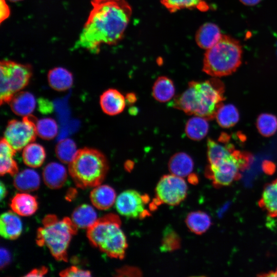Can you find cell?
I'll list each match as a JSON object with an SVG mask.
<instances>
[{"instance_id":"16","label":"cell","mask_w":277,"mask_h":277,"mask_svg":"<svg viewBox=\"0 0 277 277\" xmlns=\"http://www.w3.org/2000/svg\"><path fill=\"white\" fill-rule=\"evenodd\" d=\"M10 206L17 214L28 216L36 212L38 203L34 196L27 192L18 193L11 199Z\"/></svg>"},{"instance_id":"20","label":"cell","mask_w":277,"mask_h":277,"mask_svg":"<svg viewBox=\"0 0 277 277\" xmlns=\"http://www.w3.org/2000/svg\"><path fill=\"white\" fill-rule=\"evenodd\" d=\"M47 78L50 86L58 91L67 90L73 85L72 73L63 67H55L50 70Z\"/></svg>"},{"instance_id":"5","label":"cell","mask_w":277,"mask_h":277,"mask_svg":"<svg viewBox=\"0 0 277 277\" xmlns=\"http://www.w3.org/2000/svg\"><path fill=\"white\" fill-rule=\"evenodd\" d=\"M42 223L37 231L36 244L46 246L56 260L67 262V249L78 228L69 217L59 220L53 214L45 216Z\"/></svg>"},{"instance_id":"10","label":"cell","mask_w":277,"mask_h":277,"mask_svg":"<svg viewBox=\"0 0 277 277\" xmlns=\"http://www.w3.org/2000/svg\"><path fill=\"white\" fill-rule=\"evenodd\" d=\"M187 185L183 177L173 174L163 175L155 188L156 204L175 206L186 197Z\"/></svg>"},{"instance_id":"6","label":"cell","mask_w":277,"mask_h":277,"mask_svg":"<svg viewBox=\"0 0 277 277\" xmlns=\"http://www.w3.org/2000/svg\"><path fill=\"white\" fill-rule=\"evenodd\" d=\"M242 55L240 42L231 36L222 34L216 44L206 50L203 71L213 77L231 74L241 65Z\"/></svg>"},{"instance_id":"23","label":"cell","mask_w":277,"mask_h":277,"mask_svg":"<svg viewBox=\"0 0 277 277\" xmlns=\"http://www.w3.org/2000/svg\"><path fill=\"white\" fill-rule=\"evenodd\" d=\"M222 145L217 142L208 138L207 141V158L210 165H215L229 155L234 150L231 143Z\"/></svg>"},{"instance_id":"2","label":"cell","mask_w":277,"mask_h":277,"mask_svg":"<svg viewBox=\"0 0 277 277\" xmlns=\"http://www.w3.org/2000/svg\"><path fill=\"white\" fill-rule=\"evenodd\" d=\"M225 86L217 78L203 82L191 81L186 90L174 98L170 105L188 115L213 120L225 98Z\"/></svg>"},{"instance_id":"41","label":"cell","mask_w":277,"mask_h":277,"mask_svg":"<svg viewBox=\"0 0 277 277\" xmlns=\"http://www.w3.org/2000/svg\"><path fill=\"white\" fill-rule=\"evenodd\" d=\"M230 136L227 133H222L219 136V142L226 144L229 143L230 141Z\"/></svg>"},{"instance_id":"24","label":"cell","mask_w":277,"mask_h":277,"mask_svg":"<svg viewBox=\"0 0 277 277\" xmlns=\"http://www.w3.org/2000/svg\"><path fill=\"white\" fill-rule=\"evenodd\" d=\"M71 219L77 228L88 229L97 218L96 212L92 206L82 204L74 209Z\"/></svg>"},{"instance_id":"36","label":"cell","mask_w":277,"mask_h":277,"mask_svg":"<svg viewBox=\"0 0 277 277\" xmlns=\"http://www.w3.org/2000/svg\"><path fill=\"white\" fill-rule=\"evenodd\" d=\"M61 276H90L91 272L88 270L82 269L76 266H72L60 272Z\"/></svg>"},{"instance_id":"38","label":"cell","mask_w":277,"mask_h":277,"mask_svg":"<svg viewBox=\"0 0 277 277\" xmlns=\"http://www.w3.org/2000/svg\"><path fill=\"white\" fill-rule=\"evenodd\" d=\"M10 15V9L5 0H1V23L7 19Z\"/></svg>"},{"instance_id":"44","label":"cell","mask_w":277,"mask_h":277,"mask_svg":"<svg viewBox=\"0 0 277 277\" xmlns=\"http://www.w3.org/2000/svg\"><path fill=\"white\" fill-rule=\"evenodd\" d=\"M242 3L247 6H254L258 4L261 0H239Z\"/></svg>"},{"instance_id":"22","label":"cell","mask_w":277,"mask_h":277,"mask_svg":"<svg viewBox=\"0 0 277 277\" xmlns=\"http://www.w3.org/2000/svg\"><path fill=\"white\" fill-rule=\"evenodd\" d=\"M192 158L185 152L173 155L168 162V169L171 174L184 177L189 175L193 169Z\"/></svg>"},{"instance_id":"35","label":"cell","mask_w":277,"mask_h":277,"mask_svg":"<svg viewBox=\"0 0 277 277\" xmlns=\"http://www.w3.org/2000/svg\"><path fill=\"white\" fill-rule=\"evenodd\" d=\"M160 250L161 252H171L181 246V239L177 233L169 226L163 232Z\"/></svg>"},{"instance_id":"42","label":"cell","mask_w":277,"mask_h":277,"mask_svg":"<svg viewBox=\"0 0 277 277\" xmlns=\"http://www.w3.org/2000/svg\"><path fill=\"white\" fill-rule=\"evenodd\" d=\"M7 189L5 185L2 182L0 184V199L1 201H2L3 199L6 196L7 194Z\"/></svg>"},{"instance_id":"27","label":"cell","mask_w":277,"mask_h":277,"mask_svg":"<svg viewBox=\"0 0 277 277\" xmlns=\"http://www.w3.org/2000/svg\"><path fill=\"white\" fill-rule=\"evenodd\" d=\"M185 223L191 232L196 234H202L210 228L211 219L207 213L202 211H195L188 214Z\"/></svg>"},{"instance_id":"12","label":"cell","mask_w":277,"mask_h":277,"mask_svg":"<svg viewBox=\"0 0 277 277\" xmlns=\"http://www.w3.org/2000/svg\"><path fill=\"white\" fill-rule=\"evenodd\" d=\"M100 104L103 111L109 115H115L124 110L126 104L125 97L117 90L108 89L100 98Z\"/></svg>"},{"instance_id":"15","label":"cell","mask_w":277,"mask_h":277,"mask_svg":"<svg viewBox=\"0 0 277 277\" xmlns=\"http://www.w3.org/2000/svg\"><path fill=\"white\" fill-rule=\"evenodd\" d=\"M90 201L94 206L100 210H107L112 206L116 201V193L111 186L100 185L91 191Z\"/></svg>"},{"instance_id":"30","label":"cell","mask_w":277,"mask_h":277,"mask_svg":"<svg viewBox=\"0 0 277 277\" xmlns=\"http://www.w3.org/2000/svg\"><path fill=\"white\" fill-rule=\"evenodd\" d=\"M215 118L221 127L228 128L233 127L239 122L240 114L234 105L222 104L218 108Z\"/></svg>"},{"instance_id":"9","label":"cell","mask_w":277,"mask_h":277,"mask_svg":"<svg viewBox=\"0 0 277 277\" xmlns=\"http://www.w3.org/2000/svg\"><path fill=\"white\" fill-rule=\"evenodd\" d=\"M32 114L24 116L22 120H12L8 122L4 132V138L16 151L24 149L36 138V122Z\"/></svg>"},{"instance_id":"21","label":"cell","mask_w":277,"mask_h":277,"mask_svg":"<svg viewBox=\"0 0 277 277\" xmlns=\"http://www.w3.org/2000/svg\"><path fill=\"white\" fill-rule=\"evenodd\" d=\"M40 184V177L35 170L26 169L18 172L13 180L15 188L23 192H29L36 190Z\"/></svg>"},{"instance_id":"25","label":"cell","mask_w":277,"mask_h":277,"mask_svg":"<svg viewBox=\"0 0 277 277\" xmlns=\"http://www.w3.org/2000/svg\"><path fill=\"white\" fill-rule=\"evenodd\" d=\"M259 205L271 217H277V179L265 187Z\"/></svg>"},{"instance_id":"13","label":"cell","mask_w":277,"mask_h":277,"mask_svg":"<svg viewBox=\"0 0 277 277\" xmlns=\"http://www.w3.org/2000/svg\"><path fill=\"white\" fill-rule=\"evenodd\" d=\"M16 213L8 211L2 214L0 218V234L6 239L15 240L21 235L22 223Z\"/></svg>"},{"instance_id":"26","label":"cell","mask_w":277,"mask_h":277,"mask_svg":"<svg viewBox=\"0 0 277 277\" xmlns=\"http://www.w3.org/2000/svg\"><path fill=\"white\" fill-rule=\"evenodd\" d=\"M175 94V87L172 81L165 76L159 77L152 87V94L156 101L166 102L171 100Z\"/></svg>"},{"instance_id":"31","label":"cell","mask_w":277,"mask_h":277,"mask_svg":"<svg viewBox=\"0 0 277 277\" xmlns=\"http://www.w3.org/2000/svg\"><path fill=\"white\" fill-rule=\"evenodd\" d=\"M162 4L170 12L183 9L206 10L208 6L204 0H161Z\"/></svg>"},{"instance_id":"40","label":"cell","mask_w":277,"mask_h":277,"mask_svg":"<svg viewBox=\"0 0 277 277\" xmlns=\"http://www.w3.org/2000/svg\"><path fill=\"white\" fill-rule=\"evenodd\" d=\"M263 169L266 173L271 174L274 171L275 165L270 161H265L263 163Z\"/></svg>"},{"instance_id":"34","label":"cell","mask_w":277,"mask_h":277,"mask_svg":"<svg viewBox=\"0 0 277 277\" xmlns=\"http://www.w3.org/2000/svg\"><path fill=\"white\" fill-rule=\"evenodd\" d=\"M37 135L41 138L49 140L54 138L58 132V126L52 118H43L36 122Z\"/></svg>"},{"instance_id":"4","label":"cell","mask_w":277,"mask_h":277,"mask_svg":"<svg viewBox=\"0 0 277 277\" xmlns=\"http://www.w3.org/2000/svg\"><path fill=\"white\" fill-rule=\"evenodd\" d=\"M109 169L105 155L88 147L78 149L69 164V173L75 185L81 189L96 187L104 180Z\"/></svg>"},{"instance_id":"32","label":"cell","mask_w":277,"mask_h":277,"mask_svg":"<svg viewBox=\"0 0 277 277\" xmlns=\"http://www.w3.org/2000/svg\"><path fill=\"white\" fill-rule=\"evenodd\" d=\"M77 150L75 142L70 138L60 141L55 147L57 157L66 164H69L72 161Z\"/></svg>"},{"instance_id":"29","label":"cell","mask_w":277,"mask_h":277,"mask_svg":"<svg viewBox=\"0 0 277 277\" xmlns=\"http://www.w3.org/2000/svg\"><path fill=\"white\" fill-rule=\"evenodd\" d=\"M206 118L196 116L190 118L186 123L185 133L187 136L194 141L202 140L209 130V124Z\"/></svg>"},{"instance_id":"8","label":"cell","mask_w":277,"mask_h":277,"mask_svg":"<svg viewBox=\"0 0 277 277\" xmlns=\"http://www.w3.org/2000/svg\"><path fill=\"white\" fill-rule=\"evenodd\" d=\"M32 75L30 64H23L8 60L0 63V104L9 103L12 97L24 88Z\"/></svg>"},{"instance_id":"28","label":"cell","mask_w":277,"mask_h":277,"mask_svg":"<svg viewBox=\"0 0 277 277\" xmlns=\"http://www.w3.org/2000/svg\"><path fill=\"white\" fill-rule=\"evenodd\" d=\"M22 157L27 166L37 168L43 164L46 158V151L41 145L31 143L23 149Z\"/></svg>"},{"instance_id":"39","label":"cell","mask_w":277,"mask_h":277,"mask_svg":"<svg viewBox=\"0 0 277 277\" xmlns=\"http://www.w3.org/2000/svg\"><path fill=\"white\" fill-rule=\"evenodd\" d=\"M48 271V269L44 266H42L37 269H34L29 272L26 276H42Z\"/></svg>"},{"instance_id":"45","label":"cell","mask_w":277,"mask_h":277,"mask_svg":"<svg viewBox=\"0 0 277 277\" xmlns=\"http://www.w3.org/2000/svg\"><path fill=\"white\" fill-rule=\"evenodd\" d=\"M262 275L266 276H277V269L275 271H271Z\"/></svg>"},{"instance_id":"1","label":"cell","mask_w":277,"mask_h":277,"mask_svg":"<svg viewBox=\"0 0 277 277\" xmlns=\"http://www.w3.org/2000/svg\"><path fill=\"white\" fill-rule=\"evenodd\" d=\"M90 12L74 48L97 54L102 44L114 45L123 37L132 8L126 0H91Z\"/></svg>"},{"instance_id":"37","label":"cell","mask_w":277,"mask_h":277,"mask_svg":"<svg viewBox=\"0 0 277 277\" xmlns=\"http://www.w3.org/2000/svg\"><path fill=\"white\" fill-rule=\"evenodd\" d=\"M10 255L5 248H1V268L3 269L8 265L10 261Z\"/></svg>"},{"instance_id":"18","label":"cell","mask_w":277,"mask_h":277,"mask_svg":"<svg viewBox=\"0 0 277 277\" xmlns=\"http://www.w3.org/2000/svg\"><path fill=\"white\" fill-rule=\"evenodd\" d=\"M9 104L13 113L24 117L31 114L35 109L36 101L31 93L19 91L12 97Z\"/></svg>"},{"instance_id":"14","label":"cell","mask_w":277,"mask_h":277,"mask_svg":"<svg viewBox=\"0 0 277 277\" xmlns=\"http://www.w3.org/2000/svg\"><path fill=\"white\" fill-rule=\"evenodd\" d=\"M43 178L48 187L58 189L64 185L67 180L66 169L60 163H50L43 169Z\"/></svg>"},{"instance_id":"17","label":"cell","mask_w":277,"mask_h":277,"mask_svg":"<svg viewBox=\"0 0 277 277\" xmlns=\"http://www.w3.org/2000/svg\"><path fill=\"white\" fill-rule=\"evenodd\" d=\"M222 35L220 29L216 25L207 23L202 25L197 30L195 41L200 48L207 50L216 44Z\"/></svg>"},{"instance_id":"46","label":"cell","mask_w":277,"mask_h":277,"mask_svg":"<svg viewBox=\"0 0 277 277\" xmlns=\"http://www.w3.org/2000/svg\"><path fill=\"white\" fill-rule=\"evenodd\" d=\"M9 1L12 2H17L21 1L22 0H9Z\"/></svg>"},{"instance_id":"3","label":"cell","mask_w":277,"mask_h":277,"mask_svg":"<svg viewBox=\"0 0 277 277\" xmlns=\"http://www.w3.org/2000/svg\"><path fill=\"white\" fill-rule=\"evenodd\" d=\"M118 215L107 214L99 219L87 230L92 245L110 258L123 259L128 247L126 236L121 228Z\"/></svg>"},{"instance_id":"7","label":"cell","mask_w":277,"mask_h":277,"mask_svg":"<svg viewBox=\"0 0 277 277\" xmlns=\"http://www.w3.org/2000/svg\"><path fill=\"white\" fill-rule=\"evenodd\" d=\"M253 161L249 152L235 149L215 165H208L205 175L215 187L227 186L241 177V172L247 169Z\"/></svg>"},{"instance_id":"19","label":"cell","mask_w":277,"mask_h":277,"mask_svg":"<svg viewBox=\"0 0 277 277\" xmlns=\"http://www.w3.org/2000/svg\"><path fill=\"white\" fill-rule=\"evenodd\" d=\"M16 151L10 145L7 140L3 137L0 143V173L4 175L7 173L12 176L18 172L17 163L14 160Z\"/></svg>"},{"instance_id":"43","label":"cell","mask_w":277,"mask_h":277,"mask_svg":"<svg viewBox=\"0 0 277 277\" xmlns=\"http://www.w3.org/2000/svg\"><path fill=\"white\" fill-rule=\"evenodd\" d=\"M126 98V103L128 104H133L136 101V96L134 93H130L127 94Z\"/></svg>"},{"instance_id":"33","label":"cell","mask_w":277,"mask_h":277,"mask_svg":"<svg viewBox=\"0 0 277 277\" xmlns=\"http://www.w3.org/2000/svg\"><path fill=\"white\" fill-rule=\"evenodd\" d=\"M256 125L261 135L265 137L271 136L277 130V117L272 114L262 113L257 118Z\"/></svg>"},{"instance_id":"11","label":"cell","mask_w":277,"mask_h":277,"mask_svg":"<svg viewBox=\"0 0 277 277\" xmlns=\"http://www.w3.org/2000/svg\"><path fill=\"white\" fill-rule=\"evenodd\" d=\"M149 201L146 195L128 189L121 192L116 199L115 207L121 215L130 218H144L148 215L146 205Z\"/></svg>"}]
</instances>
